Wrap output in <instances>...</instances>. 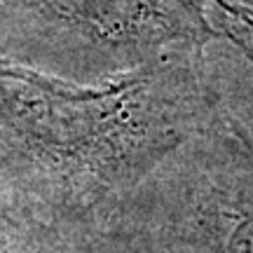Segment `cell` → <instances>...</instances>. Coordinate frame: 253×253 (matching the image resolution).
I'll use <instances>...</instances> for the list:
<instances>
[{"instance_id": "1", "label": "cell", "mask_w": 253, "mask_h": 253, "mask_svg": "<svg viewBox=\"0 0 253 253\" xmlns=\"http://www.w3.org/2000/svg\"><path fill=\"white\" fill-rule=\"evenodd\" d=\"M220 178L230 190V232L225 253H253V145L232 134L225 143Z\"/></svg>"}, {"instance_id": "2", "label": "cell", "mask_w": 253, "mask_h": 253, "mask_svg": "<svg viewBox=\"0 0 253 253\" xmlns=\"http://www.w3.org/2000/svg\"><path fill=\"white\" fill-rule=\"evenodd\" d=\"M213 38L223 36L253 66V0H202Z\"/></svg>"}]
</instances>
